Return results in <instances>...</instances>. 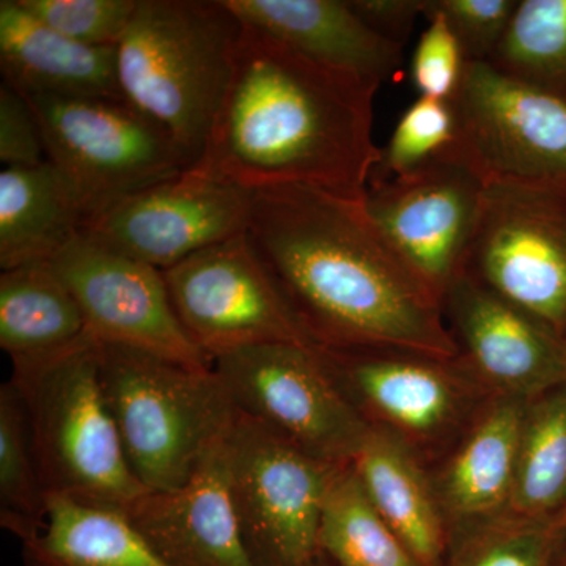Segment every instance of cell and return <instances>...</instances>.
Instances as JSON below:
<instances>
[{
    "label": "cell",
    "instance_id": "6da1fadb",
    "mask_svg": "<svg viewBox=\"0 0 566 566\" xmlns=\"http://www.w3.org/2000/svg\"><path fill=\"white\" fill-rule=\"evenodd\" d=\"M248 234L316 346L460 357L441 301L363 202L289 185L252 192Z\"/></svg>",
    "mask_w": 566,
    "mask_h": 566
},
{
    "label": "cell",
    "instance_id": "7a4b0ae2",
    "mask_svg": "<svg viewBox=\"0 0 566 566\" xmlns=\"http://www.w3.org/2000/svg\"><path fill=\"white\" fill-rule=\"evenodd\" d=\"M243 25L229 87L188 172L249 192L300 185L363 202L381 155L374 140L381 84Z\"/></svg>",
    "mask_w": 566,
    "mask_h": 566
},
{
    "label": "cell",
    "instance_id": "3957f363",
    "mask_svg": "<svg viewBox=\"0 0 566 566\" xmlns=\"http://www.w3.org/2000/svg\"><path fill=\"white\" fill-rule=\"evenodd\" d=\"M244 25L223 0H139L117 44L123 98L196 164L232 77Z\"/></svg>",
    "mask_w": 566,
    "mask_h": 566
},
{
    "label": "cell",
    "instance_id": "277c9868",
    "mask_svg": "<svg viewBox=\"0 0 566 566\" xmlns=\"http://www.w3.org/2000/svg\"><path fill=\"white\" fill-rule=\"evenodd\" d=\"M99 379L133 474L148 491L188 483L237 409L211 367L98 344Z\"/></svg>",
    "mask_w": 566,
    "mask_h": 566
},
{
    "label": "cell",
    "instance_id": "5b68a950",
    "mask_svg": "<svg viewBox=\"0 0 566 566\" xmlns=\"http://www.w3.org/2000/svg\"><path fill=\"white\" fill-rule=\"evenodd\" d=\"M10 379L24 397L48 493L125 513L148 491L123 449L91 335L36 363L13 365Z\"/></svg>",
    "mask_w": 566,
    "mask_h": 566
},
{
    "label": "cell",
    "instance_id": "8992f818",
    "mask_svg": "<svg viewBox=\"0 0 566 566\" xmlns=\"http://www.w3.org/2000/svg\"><path fill=\"white\" fill-rule=\"evenodd\" d=\"M315 353L368 427L403 442L430 469L494 397L460 357L387 346H316Z\"/></svg>",
    "mask_w": 566,
    "mask_h": 566
},
{
    "label": "cell",
    "instance_id": "52a82bcc",
    "mask_svg": "<svg viewBox=\"0 0 566 566\" xmlns=\"http://www.w3.org/2000/svg\"><path fill=\"white\" fill-rule=\"evenodd\" d=\"M21 93L84 227L126 197L192 169L174 137L129 103Z\"/></svg>",
    "mask_w": 566,
    "mask_h": 566
},
{
    "label": "cell",
    "instance_id": "ba28073f",
    "mask_svg": "<svg viewBox=\"0 0 566 566\" xmlns=\"http://www.w3.org/2000/svg\"><path fill=\"white\" fill-rule=\"evenodd\" d=\"M226 453L234 512L253 566L314 565L324 502L342 465L307 455L238 411Z\"/></svg>",
    "mask_w": 566,
    "mask_h": 566
},
{
    "label": "cell",
    "instance_id": "9c48e42d",
    "mask_svg": "<svg viewBox=\"0 0 566 566\" xmlns=\"http://www.w3.org/2000/svg\"><path fill=\"white\" fill-rule=\"evenodd\" d=\"M460 273L566 334V182H493Z\"/></svg>",
    "mask_w": 566,
    "mask_h": 566
},
{
    "label": "cell",
    "instance_id": "30bf717a",
    "mask_svg": "<svg viewBox=\"0 0 566 566\" xmlns=\"http://www.w3.org/2000/svg\"><path fill=\"white\" fill-rule=\"evenodd\" d=\"M211 368L240 415L324 463L352 464L370 434L315 348L244 346L212 357Z\"/></svg>",
    "mask_w": 566,
    "mask_h": 566
},
{
    "label": "cell",
    "instance_id": "8fae6325",
    "mask_svg": "<svg viewBox=\"0 0 566 566\" xmlns=\"http://www.w3.org/2000/svg\"><path fill=\"white\" fill-rule=\"evenodd\" d=\"M163 273L182 329L210 360L252 345L316 348L248 230Z\"/></svg>",
    "mask_w": 566,
    "mask_h": 566
},
{
    "label": "cell",
    "instance_id": "7c38bea8",
    "mask_svg": "<svg viewBox=\"0 0 566 566\" xmlns=\"http://www.w3.org/2000/svg\"><path fill=\"white\" fill-rule=\"evenodd\" d=\"M449 151L485 185L566 182V103L488 62H468Z\"/></svg>",
    "mask_w": 566,
    "mask_h": 566
},
{
    "label": "cell",
    "instance_id": "4fadbf2b",
    "mask_svg": "<svg viewBox=\"0 0 566 566\" xmlns=\"http://www.w3.org/2000/svg\"><path fill=\"white\" fill-rule=\"evenodd\" d=\"M486 185L449 150L368 185L364 205L394 251L441 301L460 274Z\"/></svg>",
    "mask_w": 566,
    "mask_h": 566
},
{
    "label": "cell",
    "instance_id": "5bb4252c",
    "mask_svg": "<svg viewBox=\"0 0 566 566\" xmlns=\"http://www.w3.org/2000/svg\"><path fill=\"white\" fill-rule=\"evenodd\" d=\"M50 263L80 305L93 340L211 367L182 329L158 268L112 251L84 232Z\"/></svg>",
    "mask_w": 566,
    "mask_h": 566
},
{
    "label": "cell",
    "instance_id": "9a60e30c",
    "mask_svg": "<svg viewBox=\"0 0 566 566\" xmlns=\"http://www.w3.org/2000/svg\"><path fill=\"white\" fill-rule=\"evenodd\" d=\"M252 192L191 172L126 197L84 227L112 251L166 271L248 230Z\"/></svg>",
    "mask_w": 566,
    "mask_h": 566
},
{
    "label": "cell",
    "instance_id": "2e32d148",
    "mask_svg": "<svg viewBox=\"0 0 566 566\" xmlns=\"http://www.w3.org/2000/svg\"><path fill=\"white\" fill-rule=\"evenodd\" d=\"M460 359L494 397L532 401L566 382L564 337L460 273L441 297Z\"/></svg>",
    "mask_w": 566,
    "mask_h": 566
},
{
    "label": "cell",
    "instance_id": "e0dca14e",
    "mask_svg": "<svg viewBox=\"0 0 566 566\" xmlns=\"http://www.w3.org/2000/svg\"><path fill=\"white\" fill-rule=\"evenodd\" d=\"M125 515L172 566H253L234 512L226 436L188 483L175 490L145 491Z\"/></svg>",
    "mask_w": 566,
    "mask_h": 566
},
{
    "label": "cell",
    "instance_id": "ac0fdd59",
    "mask_svg": "<svg viewBox=\"0 0 566 566\" xmlns=\"http://www.w3.org/2000/svg\"><path fill=\"white\" fill-rule=\"evenodd\" d=\"M243 24L331 69L385 84L403 46L371 31L348 0H223Z\"/></svg>",
    "mask_w": 566,
    "mask_h": 566
},
{
    "label": "cell",
    "instance_id": "d6986e66",
    "mask_svg": "<svg viewBox=\"0 0 566 566\" xmlns=\"http://www.w3.org/2000/svg\"><path fill=\"white\" fill-rule=\"evenodd\" d=\"M527 403L491 398L444 460L430 469L453 536L509 513Z\"/></svg>",
    "mask_w": 566,
    "mask_h": 566
},
{
    "label": "cell",
    "instance_id": "ffe728a7",
    "mask_svg": "<svg viewBox=\"0 0 566 566\" xmlns=\"http://www.w3.org/2000/svg\"><path fill=\"white\" fill-rule=\"evenodd\" d=\"M0 69L20 92L125 102L117 46H91L36 20L20 0H0Z\"/></svg>",
    "mask_w": 566,
    "mask_h": 566
},
{
    "label": "cell",
    "instance_id": "44dd1931",
    "mask_svg": "<svg viewBox=\"0 0 566 566\" xmlns=\"http://www.w3.org/2000/svg\"><path fill=\"white\" fill-rule=\"evenodd\" d=\"M368 501L420 566H449L453 534L430 468L403 442L371 428L352 463Z\"/></svg>",
    "mask_w": 566,
    "mask_h": 566
},
{
    "label": "cell",
    "instance_id": "7402d4cb",
    "mask_svg": "<svg viewBox=\"0 0 566 566\" xmlns=\"http://www.w3.org/2000/svg\"><path fill=\"white\" fill-rule=\"evenodd\" d=\"M84 229L69 186L50 161L0 172V268L50 262Z\"/></svg>",
    "mask_w": 566,
    "mask_h": 566
},
{
    "label": "cell",
    "instance_id": "603a6c76",
    "mask_svg": "<svg viewBox=\"0 0 566 566\" xmlns=\"http://www.w3.org/2000/svg\"><path fill=\"white\" fill-rule=\"evenodd\" d=\"M87 335L84 316L50 262L0 274V348L13 365L63 352Z\"/></svg>",
    "mask_w": 566,
    "mask_h": 566
},
{
    "label": "cell",
    "instance_id": "cb8c5ba5",
    "mask_svg": "<svg viewBox=\"0 0 566 566\" xmlns=\"http://www.w3.org/2000/svg\"><path fill=\"white\" fill-rule=\"evenodd\" d=\"M25 566H172L118 510L50 494L46 526L21 543Z\"/></svg>",
    "mask_w": 566,
    "mask_h": 566
},
{
    "label": "cell",
    "instance_id": "d4e9b609",
    "mask_svg": "<svg viewBox=\"0 0 566 566\" xmlns=\"http://www.w3.org/2000/svg\"><path fill=\"white\" fill-rule=\"evenodd\" d=\"M509 513L566 517V382L527 403Z\"/></svg>",
    "mask_w": 566,
    "mask_h": 566
},
{
    "label": "cell",
    "instance_id": "484cf974",
    "mask_svg": "<svg viewBox=\"0 0 566 566\" xmlns=\"http://www.w3.org/2000/svg\"><path fill=\"white\" fill-rule=\"evenodd\" d=\"M318 549L331 566H420L368 501L352 464L338 469L327 491Z\"/></svg>",
    "mask_w": 566,
    "mask_h": 566
},
{
    "label": "cell",
    "instance_id": "4316f807",
    "mask_svg": "<svg viewBox=\"0 0 566 566\" xmlns=\"http://www.w3.org/2000/svg\"><path fill=\"white\" fill-rule=\"evenodd\" d=\"M50 493L44 486L20 387H0V526L28 542L43 531Z\"/></svg>",
    "mask_w": 566,
    "mask_h": 566
},
{
    "label": "cell",
    "instance_id": "83f0119b",
    "mask_svg": "<svg viewBox=\"0 0 566 566\" xmlns=\"http://www.w3.org/2000/svg\"><path fill=\"white\" fill-rule=\"evenodd\" d=\"M488 63L566 103V0H520Z\"/></svg>",
    "mask_w": 566,
    "mask_h": 566
},
{
    "label": "cell",
    "instance_id": "f1b7e54d",
    "mask_svg": "<svg viewBox=\"0 0 566 566\" xmlns=\"http://www.w3.org/2000/svg\"><path fill=\"white\" fill-rule=\"evenodd\" d=\"M564 520L505 513L453 536L449 566H549Z\"/></svg>",
    "mask_w": 566,
    "mask_h": 566
},
{
    "label": "cell",
    "instance_id": "f546056e",
    "mask_svg": "<svg viewBox=\"0 0 566 566\" xmlns=\"http://www.w3.org/2000/svg\"><path fill=\"white\" fill-rule=\"evenodd\" d=\"M455 129L452 103L419 96L401 115L386 148H381L370 182L411 172L442 155L455 142Z\"/></svg>",
    "mask_w": 566,
    "mask_h": 566
},
{
    "label": "cell",
    "instance_id": "4dcf8cb0",
    "mask_svg": "<svg viewBox=\"0 0 566 566\" xmlns=\"http://www.w3.org/2000/svg\"><path fill=\"white\" fill-rule=\"evenodd\" d=\"M48 28L91 46H117L139 0H20Z\"/></svg>",
    "mask_w": 566,
    "mask_h": 566
},
{
    "label": "cell",
    "instance_id": "1f68e13d",
    "mask_svg": "<svg viewBox=\"0 0 566 566\" xmlns=\"http://www.w3.org/2000/svg\"><path fill=\"white\" fill-rule=\"evenodd\" d=\"M520 0H427L460 41L465 61L490 62L509 32ZM424 17V14H423Z\"/></svg>",
    "mask_w": 566,
    "mask_h": 566
},
{
    "label": "cell",
    "instance_id": "d6a6232c",
    "mask_svg": "<svg viewBox=\"0 0 566 566\" xmlns=\"http://www.w3.org/2000/svg\"><path fill=\"white\" fill-rule=\"evenodd\" d=\"M423 18L428 25L412 54V84L422 98L452 102L468 65L463 48L441 14Z\"/></svg>",
    "mask_w": 566,
    "mask_h": 566
},
{
    "label": "cell",
    "instance_id": "836d02e7",
    "mask_svg": "<svg viewBox=\"0 0 566 566\" xmlns=\"http://www.w3.org/2000/svg\"><path fill=\"white\" fill-rule=\"evenodd\" d=\"M0 161L6 167H33L46 161L35 112L6 81L0 84Z\"/></svg>",
    "mask_w": 566,
    "mask_h": 566
},
{
    "label": "cell",
    "instance_id": "e575fe53",
    "mask_svg": "<svg viewBox=\"0 0 566 566\" xmlns=\"http://www.w3.org/2000/svg\"><path fill=\"white\" fill-rule=\"evenodd\" d=\"M349 7L378 35L405 46L423 17L427 0H348Z\"/></svg>",
    "mask_w": 566,
    "mask_h": 566
},
{
    "label": "cell",
    "instance_id": "d590c367",
    "mask_svg": "<svg viewBox=\"0 0 566 566\" xmlns=\"http://www.w3.org/2000/svg\"><path fill=\"white\" fill-rule=\"evenodd\" d=\"M549 566H566V521L560 532H558L556 547H554Z\"/></svg>",
    "mask_w": 566,
    "mask_h": 566
},
{
    "label": "cell",
    "instance_id": "8d00e7d4",
    "mask_svg": "<svg viewBox=\"0 0 566 566\" xmlns=\"http://www.w3.org/2000/svg\"><path fill=\"white\" fill-rule=\"evenodd\" d=\"M312 566H331V565L327 564V562L324 560V558L322 556H319L318 558H316L315 564Z\"/></svg>",
    "mask_w": 566,
    "mask_h": 566
},
{
    "label": "cell",
    "instance_id": "74e56055",
    "mask_svg": "<svg viewBox=\"0 0 566 566\" xmlns=\"http://www.w3.org/2000/svg\"><path fill=\"white\" fill-rule=\"evenodd\" d=\"M564 340H565V348H566V334H565Z\"/></svg>",
    "mask_w": 566,
    "mask_h": 566
}]
</instances>
